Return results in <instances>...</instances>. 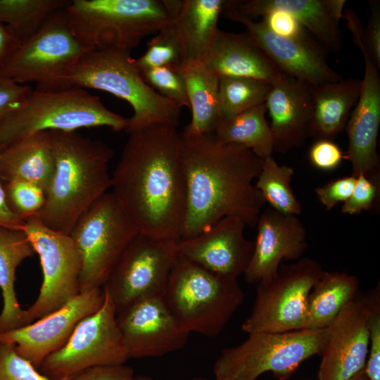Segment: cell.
<instances>
[{
    "mask_svg": "<svg viewBox=\"0 0 380 380\" xmlns=\"http://www.w3.org/2000/svg\"><path fill=\"white\" fill-rule=\"evenodd\" d=\"M244 297L237 279L212 272L179 254L163 293L169 310L189 334L208 337L222 331Z\"/></svg>",
    "mask_w": 380,
    "mask_h": 380,
    "instance_id": "5b68a950",
    "label": "cell"
},
{
    "mask_svg": "<svg viewBox=\"0 0 380 380\" xmlns=\"http://www.w3.org/2000/svg\"><path fill=\"white\" fill-rule=\"evenodd\" d=\"M126 118L86 89H32L23 104L0 121V148L37 132L108 127L124 130Z\"/></svg>",
    "mask_w": 380,
    "mask_h": 380,
    "instance_id": "52a82bcc",
    "label": "cell"
},
{
    "mask_svg": "<svg viewBox=\"0 0 380 380\" xmlns=\"http://www.w3.org/2000/svg\"><path fill=\"white\" fill-rule=\"evenodd\" d=\"M35 251L24 229L0 227V289L3 307L0 312V334L33 322L20 306L15 289L16 270Z\"/></svg>",
    "mask_w": 380,
    "mask_h": 380,
    "instance_id": "484cf974",
    "label": "cell"
},
{
    "mask_svg": "<svg viewBox=\"0 0 380 380\" xmlns=\"http://www.w3.org/2000/svg\"><path fill=\"white\" fill-rule=\"evenodd\" d=\"M25 221L15 215L6 203L3 184L0 179V227L24 229Z\"/></svg>",
    "mask_w": 380,
    "mask_h": 380,
    "instance_id": "7dc6e473",
    "label": "cell"
},
{
    "mask_svg": "<svg viewBox=\"0 0 380 380\" xmlns=\"http://www.w3.org/2000/svg\"><path fill=\"white\" fill-rule=\"evenodd\" d=\"M19 355L11 343H0V380H52Z\"/></svg>",
    "mask_w": 380,
    "mask_h": 380,
    "instance_id": "74e56055",
    "label": "cell"
},
{
    "mask_svg": "<svg viewBox=\"0 0 380 380\" xmlns=\"http://www.w3.org/2000/svg\"><path fill=\"white\" fill-rule=\"evenodd\" d=\"M65 13L72 34L89 49L131 51L172 21L163 0H73Z\"/></svg>",
    "mask_w": 380,
    "mask_h": 380,
    "instance_id": "8992f818",
    "label": "cell"
},
{
    "mask_svg": "<svg viewBox=\"0 0 380 380\" xmlns=\"http://www.w3.org/2000/svg\"><path fill=\"white\" fill-rule=\"evenodd\" d=\"M1 150H2V148H0V151H1Z\"/></svg>",
    "mask_w": 380,
    "mask_h": 380,
    "instance_id": "f5cc1de1",
    "label": "cell"
},
{
    "mask_svg": "<svg viewBox=\"0 0 380 380\" xmlns=\"http://www.w3.org/2000/svg\"><path fill=\"white\" fill-rule=\"evenodd\" d=\"M327 328L289 332H254L241 344L224 348L213 367L216 380H256L272 372L288 379L307 359L321 355Z\"/></svg>",
    "mask_w": 380,
    "mask_h": 380,
    "instance_id": "ba28073f",
    "label": "cell"
},
{
    "mask_svg": "<svg viewBox=\"0 0 380 380\" xmlns=\"http://www.w3.org/2000/svg\"><path fill=\"white\" fill-rule=\"evenodd\" d=\"M246 227L238 217H225L194 236L178 240V253L207 270L238 279L244 274L254 247V241L244 235Z\"/></svg>",
    "mask_w": 380,
    "mask_h": 380,
    "instance_id": "d6986e66",
    "label": "cell"
},
{
    "mask_svg": "<svg viewBox=\"0 0 380 380\" xmlns=\"http://www.w3.org/2000/svg\"><path fill=\"white\" fill-rule=\"evenodd\" d=\"M32 91L28 85L0 78V121L18 109Z\"/></svg>",
    "mask_w": 380,
    "mask_h": 380,
    "instance_id": "7bdbcfd3",
    "label": "cell"
},
{
    "mask_svg": "<svg viewBox=\"0 0 380 380\" xmlns=\"http://www.w3.org/2000/svg\"><path fill=\"white\" fill-rule=\"evenodd\" d=\"M312 85L282 73L265 101L270 118L274 151L285 153L310 137Z\"/></svg>",
    "mask_w": 380,
    "mask_h": 380,
    "instance_id": "7402d4cb",
    "label": "cell"
},
{
    "mask_svg": "<svg viewBox=\"0 0 380 380\" xmlns=\"http://www.w3.org/2000/svg\"><path fill=\"white\" fill-rule=\"evenodd\" d=\"M129 51L99 49L87 51L63 75L36 90L93 89L126 101L133 110L124 130L130 134L155 125L177 127L181 108L158 94L144 81Z\"/></svg>",
    "mask_w": 380,
    "mask_h": 380,
    "instance_id": "277c9868",
    "label": "cell"
},
{
    "mask_svg": "<svg viewBox=\"0 0 380 380\" xmlns=\"http://www.w3.org/2000/svg\"><path fill=\"white\" fill-rule=\"evenodd\" d=\"M55 168L38 215L52 230L68 234L80 217L111 187L113 150L76 131H49Z\"/></svg>",
    "mask_w": 380,
    "mask_h": 380,
    "instance_id": "3957f363",
    "label": "cell"
},
{
    "mask_svg": "<svg viewBox=\"0 0 380 380\" xmlns=\"http://www.w3.org/2000/svg\"><path fill=\"white\" fill-rule=\"evenodd\" d=\"M68 0H0V23L8 26L20 41L34 34Z\"/></svg>",
    "mask_w": 380,
    "mask_h": 380,
    "instance_id": "1f68e13d",
    "label": "cell"
},
{
    "mask_svg": "<svg viewBox=\"0 0 380 380\" xmlns=\"http://www.w3.org/2000/svg\"><path fill=\"white\" fill-rule=\"evenodd\" d=\"M356 177L352 175L332 180L322 186L316 187L315 193L327 210L336 204L346 202L350 196Z\"/></svg>",
    "mask_w": 380,
    "mask_h": 380,
    "instance_id": "ab89813d",
    "label": "cell"
},
{
    "mask_svg": "<svg viewBox=\"0 0 380 380\" xmlns=\"http://www.w3.org/2000/svg\"><path fill=\"white\" fill-rule=\"evenodd\" d=\"M104 300L103 288L80 293L54 312L25 327L0 334V343H11L17 353L39 368L67 343L77 325L97 311Z\"/></svg>",
    "mask_w": 380,
    "mask_h": 380,
    "instance_id": "2e32d148",
    "label": "cell"
},
{
    "mask_svg": "<svg viewBox=\"0 0 380 380\" xmlns=\"http://www.w3.org/2000/svg\"><path fill=\"white\" fill-rule=\"evenodd\" d=\"M350 380H369L365 369L360 372L358 374H357L355 377H353Z\"/></svg>",
    "mask_w": 380,
    "mask_h": 380,
    "instance_id": "681fc988",
    "label": "cell"
},
{
    "mask_svg": "<svg viewBox=\"0 0 380 380\" xmlns=\"http://www.w3.org/2000/svg\"><path fill=\"white\" fill-rule=\"evenodd\" d=\"M134 369L125 364L87 369L66 380H132Z\"/></svg>",
    "mask_w": 380,
    "mask_h": 380,
    "instance_id": "f6af8a7d",
    "label": "cell"
},
{
    "mask_svg": "<svg viewBox=\"0 0 380 380\" xmlns=\"http://www.w3.org/2000/svg\"><path fill=\"white\" fill-rule=\"evenodd\" d=\"M359 280L346 272L324 271L308 299L305 329H326L356 296Z\"/></svg>",
    "mask_w": 380,
    "mask_h": 380,
    "instance_id": "f546056e",
    "label": "cell"
},
{
    "mask_svg": "<svg viewBox=\"0 0 380 380\" xmlns=\"http://www.w3.org/2000/svg\"><path fill=\"white\" fill-rule=\"evenodd\" d=\"M20 43L12 30L8 26L0 23V69L10 58Z\"/></svg>",
    "mask_w": 380,
    "mask_h": 380,
    "instance_id": "bcb514c9",
    "label": "cell"
},
{
    "mask_svg": "<svg viewBox=\"0 0 380 380\" xmlns=\"http://www.w3.org/2000/svg\"><path fill=\"white\" fill-rule=\"evenodd\" d=\"M138 232L111 192L102 195L80 217L69 236L82 260L80 293L103 288Z\"/></svg>",
    "mask_w": 380,
    "mask_h": 380,
    "instance_id": "9c48e42d",
    "label": "cell"
},
{
    "mask_svg": "<svg viewBox=\"0 0 380 380\" xmlns=\"http://www.w3.org/2000/svg\"><path fill=\"white\" fill-rule=\"evenodd\" d=\"M256 227L253 254L243 274L249 284L271 279L284 260L301 258L308 247L307 231L297 215L267 208L260 215Z\"/></svg>",
    "mask_w": 380,
    "mask_h": 380,
    "instance_id": "ffe728a7",
    "label": "cell"
},
{
    "mask_svg": "<svg viewBox=\"0 0 380 380\" xmlns=\"http://www.w3.org/2000/svg\"><path fill=\"white\" fill-rule=\"evenodd\" d=\"M65 8L20 43L0 69V78L20 84L32 82L42 85L65 74L90 50L70 30Z\"/></svg>",
    "mask_w": 380,
    "mask_h": 380,
    "instance_id": "4fadbf2b",
    "label": "cell"
},
{
    "mask_svg": "<svg viewBox=\"0 0 380 380\" xmlns=\"http://www.w3.org/2000/svg\"><path fill=\"white\" fill-rule=\"evenodd\" d=\"M6 203L10 210L25 221L38 215L46 201V194L39 186L19 179L2 182Z\"/></svg>",
    "mask_w": 380,
    "mask_h": 380,
    "instance_id": "d590c367",
    "label": "cell"
},
{
    "mask_svg": "<svg viewBox=\"0 0 380 380\" xmlns=\"http://www.w3.org/2000/svg\"><path fill=\"white\" fill-rule=\"evenodd\" d=\"M103 291L101 308L77 325L63 347L44 359L42 374L52 380H66L87 369L122 365L129 359L115 305Z\"/></svg>",
    "mask_w": 380,
    "mask_h": 380,
    "instance_id": "8fae6325",
    "label": "cell"
},
{
    "mask_svg": "<svg viewBox=\"0 0 380 380\" xmlns=\"http://www.w3.org/2000/svg\"><path fill=\"white\" fill-rule=\"evenodd\" d=\"M325 270L317 260L301 258L281 265L270 279L257 284L243 332H289L305 329L309 294Z\"/></svg>",
    "mask_w": 380,
    "mask_h": 380,
    "instance_id": "30bf717a",
    "label": "cell"
},
{
    "mask_svg": "<svg viewBox=\"0 0 380 380\" xmlns=\"http://www.w3.org/2000/svg\"><path fill=\"white\" fill-rule=\"evenodd\" d=\"M110 188L139 232L179 240L186 181L177 127L155 125L129 134Z\"/></svg>",
    "mask_w": 380,
    "mask_h": 380,
    "instance_id": "6da1fadb",
    "label": "cell"
},
{
    "mask_svg": "<svg viewBox=\"0 0 380 380\" xmlns=\"http://www.w3.org/2000/svg\"><path fill=\"white\" fill-rule=\"evenodd\" d=\"M266 113L263 103L238 115L222 118L213 134L222 142L244 146L260 159L265 158L274 151L273 137Z\"/></svg>",
    "mask_w": 380,
    "mask_h": 380,
    "instance_id": "4dcf8cb0",
    "label": "cell"
},
{
    "mask_svg": "<svg viewBox=\"0 0 380 380\" xmlns=\"http://www.w3.org/2000/svg\"><path fill=\"white\" fill-rule=\"evenodd\" d=\"M177 243L137 233L103 286L117 313L139 299L163 296L179 254Z\"/></svg>",
    "mask_w": 380,
    "mask_h": 380,
    "instance_id": "7c38bea8",
    "label": "cell"
},
{
    "mask_svg": "<svg viewBox=\"0 0 380 380\" xmlns=\"http://www.w3.org/2000/svg\"><path fill=\"white\" fill-rule=\"evenodd\" d=\"M365 72L361 90L346 127L348 148L344 155L352 166V175H377V138L380 125L379 69L364 49Z\"/></svg>",
    "mask_w": 380,
    "mask_h": 380,
    "instance_id": "44dd1931",
    "label": "cell"
},
{
    "mask_svg": "<svg viewBox=\"0 0 380 380\" xmlns=\"http://www.w3.org/2000/svg\"><path fill=\"white\" fill-rule=\"evenodd\" d=\"M146 83L155 91L179 108H189L186 87L182 74L172 67H158L140 72Z\"/></svg>",
    "mask_w": 380,
    "mask_h": 380,
    "instance_id": "8d00e7d4",
    "label": "cell"
},
{
    "mask_svg": "<svg viewBox=\"0 0 380 380\" xmlns=\"http://www.w3.org/2000/svg\"><path fill=\"white\" fill-rule=\"evenodd\" d=\"M55 162L49 131L26 137L0 151V179L32 183L46 194Z\"/></svg>",
    "mask_w": 380,
    "mask_h": 380,
    "instance_id": "4316f807",
    "label": "cell"
},
{
    "mask_svg": "<svg viewBox=\"0 0 380 380\" xmlns=\"http://www.w3.org/2000/svg\"><path fill=\"white\" fill-rule=\"evenodd\" d=\"M24 231L39 255L43 275L39 295L26 309L34 322L80 293L82 260L71 237L46 227L38 215L25 221Z\"/></svg>",
    "mask_w": 380,
    "mask_h": 380,
    "instance_id": "5bb4252c",
    "label": "cell"
},
{
    "mask_svg": "<svg viewBox=\"0 0 380 380\" xmlns=\"http://www.w3.org/2000/svg\"><path fill=\"white\" fill-rule=\"evenodd\" d=\"M347 304L327 327L319 380H350L365 369L369 348V319L380 304L379 286Z\"/></svg>",
    "mask_w": 380,
    "mask_h": 380,
    "instance_id": "9a60e30c",
    "label": "cell"
},
{
    "mask_svg": "<svg viewBox=\"0 0 380 380\" xmlns=\"http://www.w3.org/2000/svg\"><path fill=\"white\" fill-rule=\"evenodd\" d=\"M132 380H154L151 377L144 375L134 376Z\"/></svg>",
    "mask_w": 380,
    "mask_h": 380,
    "instance_id": "f907efd6",
    "label": "cell"
},
{
    "mask_svg": "<svg viewBox=\"0 0 380 380\" xmlns=\"http://www.w3.org/2000/svg\"><path fill=\"white\" fill-rule=\"evenodd\" d=\"M360 90L361 80L352 78L312 86L310 137L333 141L346 129Z\"/></svg>",
    "mask_w": 380,
    "mask_h": 380,
    "instance_id": "83f0119b",
    "label": "cell"
},
{
    "mask_svg": "<svg viewBox=\"0 0 380 380\" xmlns=\"http://www.w3.org/2000/svg\"><path fill=\"white\" fill-rule=\"evenodd\" d=\"M308 158L316 168L324 171L336 169L344 158L340 147L332 140H315L311 146Z\"/></svg>",
    "mask_w": 380,
    "mask_h": 380,
    "instance_id": "60d3db41",
    "label": "cell"
},
{
    "mask_svg": "<svg viewBox=\"0 0 380 380\" xmlns=\"http://www.w3.org/2000/svg\"><path fill=\"white\" fill-rule=\"evenodd\" d=\"M184 61L182 47L172 21L156 34L148 42L146 51L134 59L140 72L164 66L177 69Z\"/></svg>",
    "mask_w": 380,
    "mask_h": 380,
    "instance_id": "e575fe53",
    "label": "cell"
},
{
    "mask_svg": "<svg viewBox=\"0 0 380 380\" xmlns=\"http://www.w3.org/2000/svg\"><path fill=\"white\" fill-rule=\"evenodd\" d=\"M293 175L294 170L291 167L278 164L270 156L262 159L261 170L254 185L271 208L284 214L298 216L302 205L291 186Z\"/></svg>",
    "mask_w": 380,
    "mask_h": 380,
    "instance_id": "d6a6232c",
    "label": "cell"
},
{
    "mask_svg": "<svg viewBox=\"0 0 380 380\" xmlns=\"http://www.w3.org/2000/svg\"><path fill=\"white\" fill-rule=\"evenodd\" d=\"M180 41L185 60L201 61L217 30L225 0H163Z\"/></svg>",
    "mask_w": 380,
    "mask_h": 380,
    "instance_id": "cb8c5ba5",
    "label": "cell"
},
{
    "mask_svg": "<svg viewBox=\"0 0 380 380\" xmlns=\"http://www.w3.org/2000/svg\"><path fill=\"white\" fill-rule=\"evenodd\" d=\"M272 84L246 77L220 79L219 99L222 118L234 116L265 103Z\"/></svg>",
    "mask_w": 380,
    "mask_h": 380,
    "instance_id": "836d02e7",
    "label": "cell"
},
{
    "mask_svg": "<svg viewBox=\"0 0 380 380\" xmlns=\"http://www.w3.org/2000/svg\"><path fill=\"white\" fill-rule=\"evenodd\" d=\"M180 137L186 181L180 239L194 236L225 217L256 226L266 204L253 184L262 159L246 146L222 142L214 134L182 132Z\"/></svg>",
    "mask_w": 380,
    "mask_h": 380,
    "instance_id": "7a4b0ae2",
    "label": "cell"
},
{
    "mask_svg": "<svg viewBox=\"0 0 380 380\" xmlns=\"http://www.w3.org/2000/svg\"><path fill=\"white\" fill-rule=\"evenodd\" d=\"M265 26L281 37L291 39L308 38L305 28L291 15L281 11H270L262 16Z\"/></svg>",
    "mask_w": 380,
    "mask_h": 380,
    "instance_id": "b9f144b4",
    "label": "cell"
},
{
    "mask_svg": "<svg viewBox=\"0 0 380 380\" xmlns=\"http://www.w3.org/2000/svg\"><path fill=\"white\" fill-rule=\"evenodd\" d=\"M222 14L243 25L246 32L282 73L312 86L343 79L327 63V50L310 37L299 39L281 37L269 30L261 20L245 17L225 6Z\"/></svg>",
    "mask_w": 380,
    "mask_h": 380,
    "instance_id": "ac0fdd59",
    "label": "cell"
},
{
    "mask_svg": "<svg viewBox=\"0 0 380 380\" xmlns=\"http://www.w3.org/2000/svg\"><path fill=\"white\" fill-rule=\"evenodd\" d=\"M177 70L186 83L191 111V121L182 132L190 134H213L222 119L220 78L200 60H185Z\"/></svg>",
    "mask_w": 380,
    "mask_h": 380,
    "instance_id": "f1b7e54d",
    "label": "cell"
},
{
    "mask_svg": "<svg viewBox=\"0 0 380 380\" xmlns=\"http://www.w3.org/2000/svg\"><path fill=\"white\" fill-rule=\"evenodd\" d=\"M201 61L220 79L246 77L272 84L282 75L248 32L219 29Z\"/></svg>",
    "mask_w": 380,
    "mask_h": 380,
    "instance_id": "603a6c76",
    "label": "cell"
},
{
    "mask_svg": "<svg viewBox=\"0 0 380 380\" xmlns=\"http://www.w3.org/2000/svg\"><path fill=\"white\" fill-rule=\"evenodd\" d=\"M191 380H208V379H203V378H194V379H192Z\"/></svg>",
    "mask_w": 380,
    "mask_h": 380,
    "instance_id": "816d5d0a",
    "label": "cell"
},
{
    "mask_svg": "<svg viewBox=\"0 0 380 380\" xmlns=\"http://www.w3.org/2000/svg\"><path fill=\"white\" fill-rule=\"evenodd\" d=\"M225 6L251 19L274 10L286 12L308 30L327 50L336 52L342 48L339 24L329 15L325 0H233L226 1Z\"/></svg>",
    "mask_w": 380,
    "mask_h": 380,
    "instance_id": "d4e9b609",
    "label": "cell"
},
{
    "mask_svg": "<svg viewBox=\"0 0 380 380\" xmlns=\"http://www.w3.org/2000/svg\"><path fill=\"white\" fill-rule=\"evenodd\" d=\"M345 0H325V4L331 19L339 24L340 19L343 18V8L346 4Z\"/></svg>",
    "mask_w": 380,
    "mask_h": 380,
    "instance_id": "c3c4849f",
    "label": "cell"
},
{
    "mask_svg": "<svg viewBox=\"0 0 380 380\" xmlns=\"http://www.w3.org/2000/svg\"><path fill=\"white\" fill-rule=\"evenodd\" d=\"M355 177L353 192L341 207V210L343 214L353 215L370 210L377 200L379 192L377 175L369 177L360 175Z\"/></svg>",
    "mask_w": 380,
    "mask_h": 380,
    "instance_id": "f35d334b",
    "label": "cell"
},
{
    "mask_svg": "<svg viewBox=\"0 0 380 380\" xmlns=\"http://www.w3.org/2000/svg\"><path fill=\"white\" fill-rule=\"evenodd\" d=\"M370 17L364 30L363 44L358 48L364 49L377 68H380V4L369 1Z\"/></svg>",
    "mask_w": 380,
    "mask_h": 380,
    "instance_id": "ee69618b",
    "label": "cell"
},
{
    "mask_svg": "<svg viewBox=\"0 0 380 380\" xmlns=\"http://www.w3.org/2000/svg\"><path fill=\"white\" fill-rule=\"evenodd\" d=\"M117 320L129 358L159 357L179 350L189 335L163 296L132 303L117 313Z\"/></svg>",
    "mask_w": 380,
    "mask_h": 380,
    "instance_id": "e0dca14e",
    "label": "cell"
}]
</instances>
